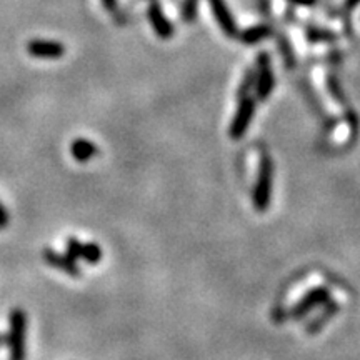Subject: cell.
<instances>
[{
  "instance_id": "ac0fdd59",
  "label": "cell",
  "mask_w": 360,
  "mask_h": 360,
  "mask_svg": "<svg viewBox=\"0 0 360 360\" xmlns=\"http://www.w3.org/2000/svg\"><path fill=\"white\" fill-rule=\"evenodd\" d=\"M328 87H330L332 96H335L337 101H339V102H345L344 97H342V92H340V89H339V84L335 82V79H328Z\"/></svg>"
},
{
  "instance_id": "e0dca14e",
  "label": "cell",
  "mask_w": 360,
  "mask_h": 360,
  "mask_svg": "<svg viewBox=\"0 0 360 360\" xmlns=\"http://www.w3.org/2000/svg\"><path fill=\"white\" fill-rule=\"evenodd\" d=\"M197 4H199V0H186L184 2V20L186 22H192L195 19L197 15Z\"/></svg>"
},
{
  "instance_id": "9a60e30c",
  "label": "cell",
  "mask_w": 360,
  "mask_h": 360,
  "mask_svg": "<svg viewBox=\"0 0 360 360\" xmlns=\"http://www.w3.org/2000/svg\"><path fill=\"white\" fill-rule=\"evenodd\" d=\"M307 37L310 42H334L335 35L327 32V30H319V29H310L307 30Z\"/></svg>"
},
{
  "instance_id": "5b68a950",
  "label": "cell",
  "mask_w": 360,
  "mask_h": 360,
  "mask_svg": "<svg viewBox=\"0 0 360 360\" xmlns=\"http://www.w3.org/2000/svg\"><path fill=\"white\" fill-rule=\"evenodd\" d=\"M27 52L34 58H44V60H56L62 58L65 53V47L56 40H40L34 39L27 44Z\"/></svg>"
},
{
  "instance_id": "d6986e66",
  "label": "cell",
  "mask_w": 360,
  "mask_h": 360,
  "mask_svg": "<svg viewBox=\"0 0 360 360\" xmlns=\"http://www.w3.org/2000/svg\"><path fill=\"white\" fill-rule=\"evenodd\" d=\"M8 225V212L6 207L2 205V202H0V231H4Z\"/></svg>"
},
{
  "instance_id": "2e32d148",
  "label": "cell",
  "mask_w": 360,
  "mask_h": 360,
  "mask_svg": "<svg viewBox=\"0 0 360 360\" xmlns=\"http://www.w3.org/2000/svg\"><path fill=\"white\" fill-rule=\"evenodd\" d=\"M67 254L70 255V257H74L75 260L80 259V255H82V242L77 240L75 237H70L69 240H67Z\"/></svg>"
},
{
  "instance_id": "44dd1931",
  "label": "cell",
  "mask_w": 360,
  "mask_h": 360,
  "mask_svg": "<svg viewBox=\"0 0 360 360\" xmlns=\"http://www.w3.org/2000/svg\"><path fill=\"white\" fill-rule=\"evenodd\" d=\"M360 4V0H345V8H347V11H352L354 7H357Z\"/></svg>"
},
{
  "instance_id": "9c48e42d",
  "label": "cell",
  "mask_w": 360,
  "mask_h": 360,
  "mask_svg": "<svg viewBox=\"0 0 360 360\" xmlns=\"http://www.w3.org/2000/svg\"><path fill=\"white\" fill-rule=\"evenodd\" d=\"M147 13H148V19H150V24H152V27H154L155 34L159 35V37H162V39L172 37L174 27L170 25V22L167 19H165L164 13H162V11H160V7L157 6L155 2L150 4Z\"/></svg>"
},
{
  "instance_id": "603a6c76",
  "label": "cell",
  "mask_w": 360,
  "mask_h": 360,
  "mask_svg": "<svg viewBox=\"0 0 360 360\" xmlns=\"http://www.w3.org/2000/svg\"><path fill=\"white\" fill-rule=\"evenodd\" d=\"M2 344H6V335L0 334V345H2Z\"/></svg>"
},
{
  "instance_id": "8fae6325",
  "label": "cell",
  "mask_w": 360,
  "mask_h": 360,
  "mask_svg": "<svg viewBox=\"0 0 360 360\" xmlns=\"http://www.w3.org/2000/svg\"><path fill=\"white\" fill-rule=\"evenodd\" d=\"M269 35H272V29L269 25H255V27H249L245 29L244 32H240L238 39L247 45H254L262 42L264 39H267Z\"/></svg>"
},
{
  "instance_id": "52a82bcc",
  "label": "cell",
  "mask_w": 360,
  "mask_h": 360,
  "mask_svg": "<svg viewBox=\"0 0 360 360\" xmlns=\"http://www.w3.org/2000/svg\"><path fill=\"white\" fill-rule=\"evenodd\" d=\"M42 257L45 262H47L51 267L60 270V272L67 274L70 277H79L80 274V267L77 265V260L74 257H70L69 254H60V252L52 250V249H45L42 252Z\"/></svg>"
},
{
  "instance_id": "8992f818",
  "label": "cell",
  "mask_w": 360,
  "mask_h": 360,
  "mask_svg": "<svg viewBox=\"0 0 360 360\" xmlns=\"http://www.w3.org/2000/svg\"><path fill=\"white\" fill-rule=\"evenodd\" d=\"M259 72L255 77V84H257V98L259 101H267L272 94L274 85H276V79H274L272 67H270V58L267 53H262L259 57Z\"/></svg>"
},
{
  "instance_id": "3957f363",
  "label": "cell",
  "mask_w": 360,
  "mask_h": 360,
  "mask_svg": "<svg viewBox=\"0 0 360 360\" xmlns=\"http://www.w3.org/2000/svg\"><path fill=\"white\" fill-rule=\"evenodd\" d=\"M255 115V101L252 97H244L238 102V109L233 115V120L231 124V129H229V134H231V139L233 141H240L244 137L247 129L250 127L252 119Z\"/></svg>"
},
{
  "instance_id": "7a4b0ae2",
  "label": "cell",
  "mask_w": 360,
  "mask_h": 360,
  "mask_svg": "<svg viewBox=\"0 0 360 360\" xmlns=\"http://www.w3.org/2000/svg\"><path fill=\"white\" fill-rule=\"evenodd\" d=\"M274 187V162L269 154H264L260 159L259 175L255 180L254 192H252V204L259 212H265L270 207Z\"/></svg>"
},
{
  "instance_id": "277c9868",
  "label": "cell",
  "mask_w": 360,
  "mask_h": 360,
  "mask_svg": "<svg viewBox=\"0 0 360 360\" xmlns=\"http://www.w3.org/2000/svg\"><path fill=\"white\" fill-rule=\"evenodd\" d=\"M328 299H330V294H328V289H326V287L312 289L290 309L289 317L292 321H300V319H304L309 312H312L315 307L327 304Z\"/></svg>"
},
{
  "instance_id": "7402d4cb",
  "label": "cell",
  "mask_w": 360,
  "mask_h": 360,
  "mask_svg": "<svg viewBox=\"0 0 360 360\" xmlns=\"http://www.w3.org/2000/svg\"><path fill=\"white\" fill-rule=\"evenodd\" d=\"M290 2L294 4H299V6H314L317 0H290Z\"/></svg>"
},
{
  "instance_id": "7c38bea8",
  "label": "cell",
  "mask_w": 360,
  "mask_h": 360,
  "mask_svg": "<svg viewBox=\"0 0 360 360\" xmlns=\"http://www.w3.org/2000/svg\"><path fill=\"white\" fill-rule=\"evenodd\" d=\"M337 312H339V304L330 302V304L327 305V307L322 309L321 315H317V317H315L314 321L309 323L305 330H307L309 334H315V332L321 330V328H322L323 326H326V323H327L328 321H330V319L334 317V315H335Z\"/></svg>"
},
{
  "instance_id": "ffe728a7",
  "label": "cell",
  "mask_w": 360,
  "mask_h": 360,
  "mask_svg": "<svg viewBox=\"0 0 360 360\" xmlns=\"http://www.w3.org/2000/svg\"><path fill=\"white\" fill-rule=\"evenodd\" d=\"M102 6H103V8H105V11H115V7H117V0H102Z\"/></svg>"
},
{
  "instance_id": "4fadbf2b",
  "label": "cell",
  "mask_w": 360,
  "mask_h": 360,
  "mask_svg": "<svg viewBox=\"0 0 360 360\" xmlns=\"http://www.w3.org/2000/svg\"><path fill=\"white\" fill-rule=\"evenodd\" d=\"M80 259H84L87 264L96 265L101 262L102 259V249L97 244H94V242H90V244H84Z\"/></svg>"
},
{
  "instance_id": "5bb4252c",
  "label": "cell",
  "mask_w": 360,
  "mask_h": 360,
  "mask_svg": "<svg viewBox=\"0 0 360 360\" xmlns=\"http://www.w3.org/2000/svg\"><path fill=\"white\" fill-rule=\"evenodd\" d=\"M255 77H257V74H255L254 70H249V72H247L245 77H244V80H242L240 87H238V101H240V98H244V97L249 96L250 90L254 89Z\"/></svg>"
},
{
  "instance_id": "6da1fadb",
  "label": "cell",
  "mask_w": 360,
  "mask_h": 360,
  "mask_svg": "<svg viewBox=\"0 0 360 360\" xmlns=\"http://www.w3.org/2000/svg\"><path fill=\"white\" fill-rule=\"evenodd\" d=\"M27 315L22 309H13L8 315V332L6 344L8 347V359L25 360L27 359Z\"/></svg>"
},
{
  "instance_id": "ba28073f",
  "label": "cell",
  "mask_w": 360,
  "mask_h": 360,
  "mask_svg": "<svg viewBox=\"0 0 360 360\" xmlns=\"http://www.w3.org/2000/svg\"><path fill=\"white\" fill-rule=\"evenodd\" d=\"M209 4L210 7H212L214 17L217 19L222 32L225 35H229V37H237L238 32H237L236 20H233V17L231 15V11H229L227 4H225L224 0H209Z\"/></svg>"
},
{
  "instance_id": "30bf717a",
  "label": "cell",
  "mask_w": 360,
  "mask_h": 360,
  "mask_svg": "<svg viewBox=\"0 0 360 360\" xmlns=\"http://www.w3.org/2000/svg\"><path fill=\"white\" fill-rule=\"evenodd\" d=\"M70 154L77 162H89L92 157L98 154V148L94 142L87 141V139H75L70 146Z\"/></svg>"
}]
</instances>
